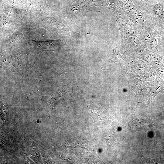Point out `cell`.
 <instances>
[{
  "label": "cell",
  "instance_id": "obj_6",
  "mask_svg": "<svg viewBox=\"0 0 164 164\" xmlns=\"http://www.w3.org/2000/svg\"><path fill=\"white\" fill-rule=\"evenodd\" d=\"M134 22L137 27H139L141 26L142 22L140 18L136 16L134 19Z\"/></svg>",
  "mask_w": 164,
  "mask_h": 164
},
{
  "label": "cell",
  "instance_id": "obj_5",
  "mask_svg": "<svg viewBox=\"0 0 164 164\" xmlns=\"http://www.w3.org/2000/svg\"><path fill=\"white\" fill-rule=\"evenodd\" d=\"M145 40L147 42L150 41L152 38V36L149 31H147L145 33Z\"/></svg>",
  "mask_w": 164,
  "mask_h": 164
},
{
  "label": "cell",
  "instance_id": "obj_2",
  "mask_svg": "<svg viewBox=\"0 0 164 164\" xmlns=\"http://www.w3.org/2000/svg\"><path fill=\"white\" fill-rule=\"evenodd\" d=\"M154 11L156 15L160 17H162L163 16V12L161 6L157 5L154 7Z\"/></svg>",
  "mask_w": 164,
  "mask_h": 164
},
{
  "label": "cell",
  "instance_id": "obj_4",
  "mask_svg": "<svg viewBox=\"0 0 164 164\" xmlns=\"http://www.w3.org/2000/svg\"><path fill=\"white\" fill-rule=\"evenodd\" d=\"M124 31L125 33L130 35H133L134 33L132 27L130 26H126L125 28Z\"/></svg>",
  "mask_w": 164,
  "mask_h": 164
},
{
  "label": "cell",
  "instance_id": "obj_8",
  "mask_svg": "<svg viewBox=\"0 0 164 164\" xmlns=\"http://www.w3.org/2000/svg\"><path fill=\"white\" fill-rule=\"evenodd\" d=\"M1 21L3 25H7L9 23V19L5 16H3L2 18Z\"/></svg>",
  "mask_w": 164,
  "mask_h": 164
},
{
  "label": "cell",
  "instance_id": "obj_1",
  "mask_svg": "<svg viewBox=\"0 0 164 164\" xmlns=\"http://www.w3.org/2000/svg\"><path fill=\"white\" fill-rule=\"evenodd\" d=\"M32 43L38 53L46 51H57L59 45L58 41L56 40L43 41L33 40Z\"/></svg>",
  "mask_w": 164,
  "mask_h": 164
},
{
  "label": "cell",
  "instance_id": "obj_7",
  "mask_svg": "<svg viewBox=\"0 0 164 164\" xmlns=\"http://www.w3.org/2000/svg\"><path fill=\"white\" fill-rule=\"evenodd\" d=\"M129 40L133 42L136 43L138 40V38L137 36L134 35H130L128 37Z\"/></svg>",
  "mask_w": 164,
  "mask_h": 164
},
{
  "label": "cell",
  "instance_id": "obj_3",
  "mask_svg": "<svg viewBox=\"0 0 164 164\" xmlns=\"http://www.w3.org/2000/svg\"><path fill=\"white\" fill-rule=\"evenodd\" d=\"M124 7L126 9L131 8L133 6V3L130 0H125L124 3Z\"/></svg>",
  "mask_w": 164,
  "mask_h": 164
}]
</instances>
